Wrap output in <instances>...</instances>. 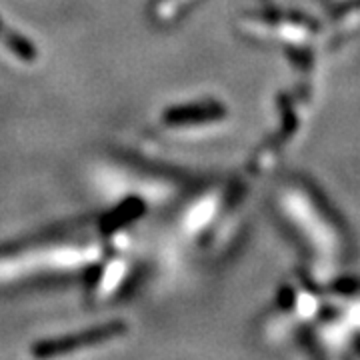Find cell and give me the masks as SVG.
Masks as SVG:
<instances>
[{
    "label": "cell",
    "instance_id": "7a4b0ae2",
    "mask_svg": "<svg viewBox=\"0 0 360 360\" xmlns=\"http://www.w3.org/2000/svg\"><path fill=\"white\" fill-rule=\"evenodd\" d=\"M226 110L219 103H198L186 106H172L162 115V122L167 127H188V124H202L217 120Z\"/></svg>",
    "mask_w": 360,
    "mask_h": 360
},
{
    "label": "cell",
    "instance_id": "3957f363",
    "mask_svg": "<svg viewBox=\"0 0 360 360\" xmlns=\"http://www.w3.org/2000/svg\"><path fill=\"white\" fill-rule=\"evenodd\" d=\"M0 42H2L8 51L14 52L18 58L26 60V63H32V60L37 58V49H34V44L28 42L25 37H20L18 32L11 30L2 20H0Z\"/></svg>",
    "mask_w": 360,
    "mask_h": 360
},
{
    "label": "cell",
    "instance_id": "6da1fadb",
    "mask_svg": "<svg viewBox=\"0 0 360 360\" xmlns=\"http://www.w3.org/2000/svg\"><path fill=\"white\" fill-rule=\"evenodd\" d=\"M127 324L122 321H112L101 324V326H94L89 330H82L77 335L68 336H58V338H51V340H40L34 347L30 348V352L39 359L44 356H56V354H66V352H72L78 348L94 347V345H101L106 340H112L118 338L127 333Z\"/></svg>",
    "mask_w": 360,
    "mask_h": 360
}]
</instances>
